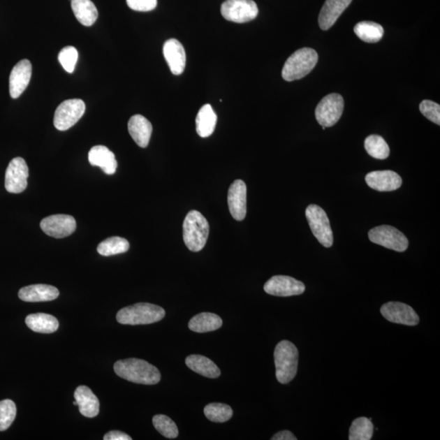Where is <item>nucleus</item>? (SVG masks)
Wrapping results in <instances>:
<instances>
[{"instance_id": "25", "label": "nucleus", "mask_w": 440, "mask_h": 440, "mask_svg": "<svg viewBox=\"0 0 440 440\" xmlns=\"http://www.w3.org/2000/svg\"><path fill=\"white\" fill-rule=\"evenodd\" d=\"M217 124V115L212 105L207 104L200 108L197 117H196V130L198 134L207 138L213 134Z\"/></svg>"}, {"instance_id": "14", "label": "nucleus", "mask_w": 440, "mask_h": 440, "mask_svg": "<svg viewBox=\"0 0 440 440\" xmlns=\"http://www.w3.org/2000/svg\"><path fill=\"white\" fill-rule=\"evenodd\" d=\"M381 315L386 320L395 324L417 325L419 316L410 306L399 302H389L381 307Z\"/></svg>"}, {"instance_id": "26", "label": "nucleus", "mask_w": 440, "mask_h": 440, "mask_svg": "<svg viewBox=\"0 0 440 440\" xmlns=\"http://www.w3.org/2000/svg\"><path fill=\"white\" fill-rule=\"evenodd\" d=\"M71 8L78 21L83 26L91 27L96 22L98 11L91 0H71Z\"/></svg>"}, {"instance_id": "15", "label": "nucleus", "mask_w": 440, "mask_h": 440, "mask_svg": "<svg viewBox=\"0 0 440 440\" xmlns=\"http://www.w3.org/2000/svg\"><path fill=\"white\" fill-rule=\"evenodd\" d=\"M247 185L242 179L235 180L230 186L228 193V204L230 214L237 221H242L247 215Z\"/></svg>"}, {"instance_id": "32", "label": "nucleus", "mask_w": 440, "mask_h": 440, "mask_svg": "<svg viewBox=\"0 0 440 440\" xmlns=\"http://www.w3.org/2000/svg\"><path fill=\"white\" fill-rule=\"evenodd\" d=\"M374 425L371 419L367 418H356L352 423L349 432L350 440H369L373 437Z\"/></svg>"}, {"instance_id": "27", "label": "nucleus", "mask_w": 440, "mask_h": 440, "mask_svg": "<svg viewBox=\"0 0 440 440\" xmlns=\"http://www.w3.org/2000/svg\"><path fill=\"white\" fill-rule=\"evenodd\" d=\"M223 321L218 315L210 312L200 313L190 320L189 328L196 332H207L221 328Z\"/></svg>"}, {"instance_id": "7", "label": "nucleus", "mask_w": 440, "mask_h": 440, "mask_svg": "<svg viewBox=\"0 0 440 440\" xmlns=\"http://www.w3.org/2000/svg\"><path fill=\"white\" fill-rule=\"evenodd\" d=\"M371 242L395 251L404 252L409 247L408 238L397 228L388 225H381L369 232Z\"/></svg>"}, {"instance_id": "37", "label": "nucleus", "mask_w": 440, "mask_h": 440, "mask_svg": "<svg viewBox=\"0 0 440 440\" xmlns=\"http://www.w3.org/2000/svg\"><path fill=\"white\" fill-rule=\"evenodd\" d=\"M420 112L434 124L440 125V105L432 101L425 100L420 102Z\"/></svg>"}, {"instance_id": "3", "label": "nucleus", "mask_w": 440, "mask_h": 440, "mask_svg": "<svg viewBox=\"0 0 440 440\" xmlns=\"http://www.w3.org/2000/svg\"><path fill=\"white\" fill-rule=\"evenodd\" d=\"M276 376L279 383L287 384L295 378L298 365V351L291 342L284 340L274 351Z\"/></svg>"}, {"instance_id": "24", "label": "nucleus", "mask_w": 440, "mask_h": 440, "mask_svg": "<svg viewBox=\"0 0 440 440\" xmlns=\"http://www.w3.org/2000/svg\"><path fill=\"white\" fill-rule=\"evenodd\" d=\"M185 363L191 370L205 378L217 379L221 374L218 366L203 355H191L186 358Z\"/></svg>"}, {"instance_id": "21", "label": "nucleus", "mask_w": 440, "mask_h": 440, "mask_svg": "<svg viewBox=\"0 0 440 440\" xmlns=\"http://www.w3.org/2000/svg\"><path fill=\"white\" fill-rule=\"evenodd\" d=\"M88 160L91 166H99L107 175H114L116 173L117 163L115 155L105 146L92 147L88 154Z\"/></svg>"}, {"instance_id": "8", "label": "nucleus", "mask_w": 440, "mask_h": 440, "mask_svg": "<svg viewBox=\"0 0 440 440\" xmlns=\"http://www.w3.org/2000/svg\"><path fill=\"white\" fill-rule=\"evenodd\" d=\"M344 110V98L337 93H332L323 98L316 106V119L323 127H330L339 121Z\"/></svg>"}, {"instance_id": "6", "label": "nucleus", "mask_w": 440, "mask_h": 440, "mask_svg": "<svg viewBox=\"0 0 440 440\" xmlns=\"http://www.w3.org/2000/svg\"><path fill=\"white\" fill-rule=\"evenodd\" d=\"M306 218L313 235L323 247L330 248L334 244L330 219L324 210L317 205H310L306 209Z\"/></svg>"}, {"instance_id": "40", "label": "nucleus", "mask_w": 440, "mask_h": 440, "mask_svg": "<svg viewBox=\"0 0 440 440\" xmlns=\"http://www.w3.org/2000/svg\"><path fill=\"white\" fill-rule=\"evenodd\" d=\"M295 437L290 430H282V432H278L273 435L272 440H296Z\"/></svg>"}, {"instance_id": "38", "label": "nucleus", "mask_w": 440, "mask_h": 440, "mask_svg": "<svg viewBox=\"0 0 440 440\" xmlns=\"http://www.w3.org/2000/svg\"><path fill=\"white\" fill-rule=\"evenodd\" d=\"M127 6L137 12H149L158 4V0H126Z\"/></svg>"}, {"instance_id": "41", "label": "nucleus", "mask_w": 440, "mask_h": 440, "mask_svg": "<svg viewBox=\"0 0 440 440\" xmlns=\"http://www.w3.org/2000/svg\"><path fill=\"white\" fill-rule=\"evenodd\" d=\"M73 405H75V406H78L76 401H73Z\"/></svg>"}, {"instance_id": "19", "label": "nucleus", "mask_w": 440, "mask_h": 440, "mask_svg": "<svg viewBox=\"0 0 440 440\" xmlns=\"http://www.w3.org/2000/svg\"><path fill=\"white\" fill-rule=\"evenodd\" d=\"M59 295H60V292L56 287L43 285V284L23 287L18 293L20 300L29 302L55 300Z\"/></svg>"}, {"instance_id": "17", "label": "nucleus", "mask_w": 440, "mask_h": 440, "mask_svg": "<svg viewBox=\"0 0 440 440\" xmlns=\"http://www.w3.org/2000/svg\"><path fill=\"white\" fill-rule=\"evenodd\" d=\"M366 184L369 187L379 192H391L402 185V178L393 170L372 171L365 176Z\"/></svg>"}, {"instance_id": "35", "label": "nucleus", "mask_w": 440, "mask_h": 440, "mask_svg": "<svg viewBox=\"0 0 440 440\" xmlns=\"http://www.w3.org/2000/svg\"><path fill=\"white\" fill-rule=\"evenodd\" d=\"M17 415L16 404L11 399L0 401V432L8 430Z\"/></svg>"}, {"instance_id": "33", "label": "nucleus", "mask_w": 440, "mask_h": 440, "mask_svg": "<svg viewBox=\"0 0 440 440\" xmlns=\"http://www.w3.org/2000/svg\"><path fill=\"white\" fill-rule=\"evenodd\" d=\"M204 413L213 423H223L231 419L233 411L230 406L220 403H212L205 406Z\"/></svg>"}, {"instance_id": "28", "label": "nucleus", "mask_w": 440, "mask_h": 440, "mask_svg": "<svg viewBox=\"0 0 440 440\" xmlns=\"http://www.w3.org/2000/svg\"><path fill=\"white\" fill-rule=\"evenodd\" d=\"M26 324L31 330L42 334H52L58 330L59 322L56 317L45 313H36L26 318Z\"/></svg>"}, {"instance_id": "36", "label": "nucleus", "mask_w": 440, "mask_h": 440, "mask_svg": "<svg viewBox=\"0 0 440 440\" xmlns=\"http://www.w3.org/2000/svg\"><path fill=\"white\" fill-rule=\"evenodd\" d=\"M78 51L75 47L67 46L61 49L58 55V60L65 71L72 73L75 71L78 61Z\"/></svg>"}, {"instance_id": "1", "label": "nucleus", "mask_w": 440, "mask_h": 440, "mask_svg": "<svg viewBox=\"0 0 440 440\" xmlns=\"http://www.w3.org/2000/svg\"><path fill=\"white\" fill-rule=\"evenodd\" d=\"M116 374L131 383L154 385L161 380V374L155 366L144 360L130 358L117 361L114 365Z\"/></svg>"}, {"instance_id": "31", "label": "nucleus", "mask_w": 440, "mask_h": 440, "mask_svg": "<svg viewBox=\"0 0 440 440\" xmlns=\"http://www.w3.org/2000/svg\"><path fill=\"white\" fill-rule=\"evenodd\" d=\"M365 148L367 153L376 159L384 160L390 155V148L383 138L378 135H371L365 140Z\"/></svg>"}, {"instance_id": "22", "label": "nucleus", "mask_w": 440, "mask_h": 440, "mask_svg": "<svg viewBox=\"0 0 440 440\" xmlns=\"http://www.w3.org/2000/svg\"><path fill=\"white\" fill-rule=\"evenodd\" d=\"M73 395L82 415L90 418L96 417L100 412V402L89 388L80 386Z\"/></svg>"}, {"instance_id": "2", "label": "nucleus", "mask_w": 440, "mask_h": 440, "mask_svg": "<svg viewBox=\"0 0 440 440\" xmlns=\"http://www.w3.org/2000/svg\"><path fill=\"white\" fill-rule=\"evenodd\" d=\"M207 219L198 210H191L184 219L183 237L186 247L193 252H198L205 246L209 237Z\"/></svg>"}, {"instance_id": "39", "label": "nucleus", "mask_w": 440, "mask_h": 440, "mask_svg": "<svg viewBox=\"0 0 440 440\" xmlns=\"http://www.w3.org/2000/svg\"><path fill=\"white\" fill-rule=\"evenodd\" d=\"M105 440H131L129 434L119 432V430H111L105 437Z\"/></svg>"}, {"instance_id": "12", "label": "nucleus", "mask_w": 440, "mask_h": 440, "mask_svg": "<svg viewBox=\"0 0 440 440\" xmlns=\"http://www.w3.org/2000/svg\"><path fill=\"white\" fill-rule=\"evenodd\" d=\"M76 220L68 214H54L44 218L41 228L47 236L54 238H65L71 236L76 230Z\"/></svg>"}, {"instance_id": "13", "label": "nucleus", "mask_w": 440, "mask_h": 440, "mask_svg": "<svg viewBox=\"0 0 440 440\" xmlns=\"http://www.w3.org/2000/svg\"><path fill=\"white\" fill-rule=\"evenodd\" d=\"M268 295L279 297L300 295L305 291V285L300 281L288 276H274L264 285Z\"/></svg>"}, {"instance_id": "30", "label": "nucleus", "mask_w": 440, "mask_h": 440, "mask_svg": "<svg viewBox=\"0 0 440 440\" xmlns=\"http://www.w3.org/2000/svg\"><path fill=\"white\" fill-rule=\"evenodd\" d=\"M130 244L127 240L120 237H112L103 241L97 247V251L103 256H112L129 251Z\"/></svg>"}, {"instance_id": "9", "label": "nucleus", "mask_w": 440, "mask_h": 440, "mask_svg": "<svg viewBox=\"0 0 440 440\" xmlns=\"http://www.w3.org/2000/svg\"><path fill=\"white\" fill-rule=\"evenodd\" d=\"M85 110V103L80 99L63 101L54 115V126L59 131L68 130L80 121Z\"/></svg>"}, {"instance_id": "10", "label": "nucleus", "mask_w": 440, "mask_h": 440, "mask_svg": "<svg viewBox=\"0 0 440 440\" xmlns=\"http://www.w3.org/2000/svg\"><path fill=\"white\" fill-rule=\"evenodd\" d=\"M221 14L227 21L246 23L257 17L258 8L253 0H226L222 4Z\"/></svg>"}, {"instance_id": "5", "label": "nucleus", "mask_w": 440, "mask_h": 440, "mask_svg": "<svg viewBox=\"0 0 440 440\" xmlns=\"http://www.w3.org/2000/svg\"><path fill=\"white\" fill-rule=\"evenodd\" d=\"M318 62V54L314 49H298L287 59L282 68V78L292 82L305 78L315 68Z\"/></svg>"}, {"instance_id": "4", "label": "nucleus", "mask_w": 440, "mask_h": 440, "mask_svg": "<svg viewBox=\"0 0 440 440\" xmlns=\"http://www.w3.org/2000/svg\"><path fill=\"white\" fill-rule=\"evenodd\" d=\"M166 315L163 307L140 302L122 308L117 314V321L122 325H149L163 319Z\"/></svg>"}, {"instance_id": "18", "label": "nucleus", "mask_w": 440, "mask_h": 440, "mask_svg": "<svg viewBox=\"0 0 440 440\" xmlns=\"http://www.w3.org/2000/svg\"><path fill=\"white\" fill-rule=\"evenodd\" d=\"M163 55L173 75H180L183 73L186 66V53L184 46L177 39L170 38L164 43Z\"/></svg>"}, {"instance_id": "11", "label": "nucleus", "mask_w": 440, "mask_h": 440, "mask_svg": "<svg viewBox=\"0 0 440 440\" xmlns=\"http://www.w3.org/2000/svg\"><path fill=\"white\" fill-rule=\"evenodd\" d=\"M28 166L22 158H15L8 166L5 174V189L8 193H21L27 188Z\"/></svg>"}, {"instance_id": "29", "label": "nucleus", "mask_w": 440, "mask_h": 440, "mask_svg": "<svg viewBox=\"0 0 440 440\" xmlns=\"http://www.w3.org/2000/svg\"><path fill=\"white\" fill-rule=\"evenodd\" d=\"M354 32L361 41L365 43H378L383 38L384 29L378 23L361 22L355 24Z\"/></svg>"}, {"instance_id": "23", "label": "nucleus", "mask_w": 440, "mask_h": 440, "mask_svg": "<svg viewBox=\"0 0 440 440\" xmlns=\"http://www.w3.org/2000/svg\"><path fill=\"white\" fill-rule=\"evenodd\" d=\"M129 131L137 145L146 148L149 145L153 126L144 116H132L129 122Z\"/></svg>"}, {"instance_id": "16", "label": "nucleus", "mask_w": 440, "mask_h": 440, "mask_svg": "<svg viewBox=\"0 0 440 440\" xmlns=\"http://www.w3.org/2000/svg\"><path fill=\"white\" fill-rule=\"evenodd\" d=\"M31 75V63L27 59L20 61L13 67L9 77V93L13 99H17L27 89Z\"/></svg>"}, {"instance_id": "34", "label": "nucleus", "mask_w": 440, "mask_h": 440, "mask_svg": "<svg viewBox=\"0 0 440 440\" xmlns=\"http://www.w3.org/2000/svg\"><path fill=\"white\" fill-rule=\"evenodd\" d=\"M154 427L158 432L168 439H175L178 437L177 425L168 416L159 414L153 418Z\"/></svg>"}, {"instance_id": "20", "label": "nucleus", "mask_w": 440, "mask_h": 440, "mask_svg": "<svg viewBox=\"0 0 440 440\" xmlns=\"http://www.w3.org/2000/svg\"><path fill=\"white\" fill-rule=\"evenodd\" d=\"M352 0H326L319 14V27L323 31H328L337 22Z\"/></svg>"}]
</instances>
